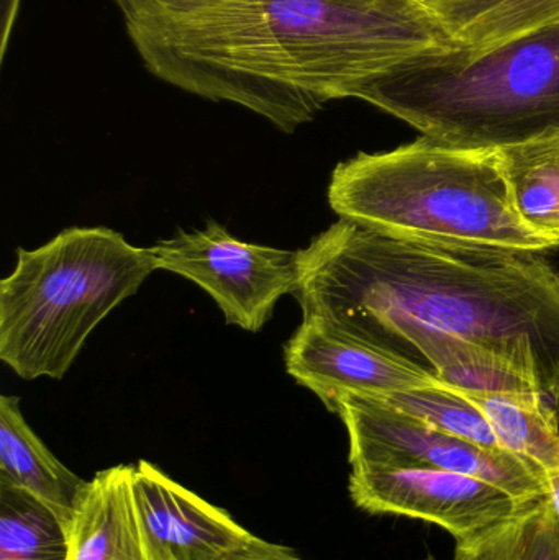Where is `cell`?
<instances>
[{"label": "cell", "mask_w": 559, "mask_h": 560, "mask_svg": "<svg viewBox=\"0 0 559 560\" xmlns=\"http://www.w3.org/2000/svg\"><path fill=\"white\" fill-rule=\"evenodd\" d=\"M125 26L158 79L286 133L410 59L458 48L420 0H212Z\"/></svg>", "instance_id": "obj_1"}, {"label": "cell", "mask_w": 559, "mask_h": 560, "mask_svg": "<svg viewBox=\"0 0 559 560\" xmlns=\"http://www.w3.org/2000/svg\"><path fill=\"white\" fill-rule=\"evenodd\" d=\"M299 253L302 315L403 355L422 336L479 346L559 398V271L541 253L394 238L340 219Z\"/></svg>", "instance_id": "obj_2"}, {"label": "cell", "mask_w": 559, "mask_h": 560, "mask_svg": "<svg viewBox=\"0 0 559 560\" xmlns=\"http://www.w3.org/2000/svg\"><path fill=\"white\" fill-rule=\"evenodd\" d=\"M328 203L340 219L394 238L544 253L554 243L522 222L499 150L420 137L337 166Z\"/></svg>", "instance_id": "obj_3"}, {"label": "cell", "mask_w": 559, "mask_h": 560, "mask_svg": "<svg viewBox=\"0 0 559 560\" xmlns=\"http://www.w3.org/2000/svg\"><path fill=\"white\" fill-rule=\"evenodd\" d=\"M353 97L453 147L502 150L559 133V22L486 51L419 56Z\"/></svg>", "instance_id": "obj_4"}, {"label": "cell", "mask_w": 559, "mask_h": 560, "mask_svg": "<svg viewBox=\"0 0 559 560\" xmlns=\"http://www.w3.org/2000/svg\"><path fill=\"white\" fill-rule=\"evenodd\" d=\"M153 271L151 248L104 226H71L16 249L12 275L0 280V359L23 381H59L98 323Z\"/></svg>", "instance_id": "obj_5"}, {"label": "cell", "mask_w": 559, "mask_h": 560, "mask_svg": "<svg viewBox=\"0 0 559 560\" xmlns=\"http://www.w3.org/2000/svg\"><path fill=\"white\" fill-rule=\"evenodd\" d=\"M331 413L350 438L351 467H429L488 480L531 503L548 495L547 477L502 450H488L436 430L370 395L345 394Z\"/></svg>", "instance_id": "obj_6"}, {"label": "cell", "mask_w": 559, "mask_h": 560, "mask_svg": "<svg viewBox=\"0 0 559 560\" xmlns=\"http://www.w3.org/2000/svg\"><path fill=\"white\" fill-rule=\"evenodd\" d=\"M156 269L174 272L206 290L229 325L256 332L281 296L294 295L299 253L242 242L217 222L179 232L151 248Z\"/></svg>", "instance_id": "obj_7"}, {"label": "cell", "mask_w": 559, "mask_h": 560, "mask_svg": "<svg viewBox=\"0 0 559 560\" xmlns=\"http://www.w3.org/2000/svg\"><path fill=\"white\" fill-rule=\"evenodd\" d=\"M348 489L364 512L422 520L456 542L496 528L528 505L488 480L429 467H351Z\"/></svg>", "instance_id": "obj_8"}, {"label": "cell", "mask_w": 559, "mask_h": 560, "mask_svg": "<svg viewBox=\"0 0 559 560\" xmlns=\"http://www.w3.org/2000/svg\"><path fill=\"white\" fill-rule=\"evenodd\" d=\"M133 497L150 560H302L291 548L253 535L148 460L133 466Z\"/></svg>", "instance_id": "obj_9"}, {"label": "cell", "mask_w": 559, "mask_h": 560, "mask_svg": "<svg viewBox=\"0 0 559 560\" xmlns=\"http://www.w3.org/2000/svg\"><path fill=\"white\" fill-rule=\"evenodd\" d=\"M286 371L334 410L345 394L386 397L443 385L432 372L403 355L304 316L284 348Z\"/></svg>", "instance_id": "obj_10"}, {"label": "cell", "mask_w": 559, "mask_h": 560, "mask_svg": "<svg viewBox=\"0 0 559 560\" xmlns=\"http://www.w3.org/2000/svg\"><path fill=\"white\" fill-rule=\"evenodd\" d=\"M68 560H150L133 497V466L85 480L69 525Z\"/></svg>", "instance_id": "obj_11"}, {"label": "cell", "mask_w": 559, "mask_h": 560, "mask_svg": "<svg viewBox=\"0 0 559 560\" xmlns=\"http://www.w3.org/2000/svg\"><path fill=\"white\" fill-rule=\"evenodd\" d=\"M85 480L68 469L20 410V398L0 397V486L22 490L48 506L68 528Z\"/></svg>", "instance_id": "obj_12"}, {"label": "cell", "mask_w": 559, "mask_h": 560, "mask_svg": "<svg viewBox=\"0 0 559 560\" xmlns=\"http://www.w3.org/2000/svg\"><path fill=\"white\" fill-rule=\"evenodd\" d=\"M459 49L486 51L559 22V0H435L427 3Z\"/></svg>", "instance_id": "obj_13"}, {"label": "cell", "mask_w": 559, "mask_h": 560, "mask_svg": "<svg viewBox=\"0 0 559 560\" xmlns=\"http://www.w3.org/2000/svg\"><path fill=\"white\" fill-rule=\"evenodd\" d=\"M465 395L482 411L502 450L545 476L559 470V421L550 398L538 392Z\"/></svg>", "instance_id": "obj_14"}, {"label": "cell", "mask_w": 559, "mask_h": 560, "mask_svg": "<svg viewBox=\"0 0 559 560\" xmlns=\"http://www.w3.org/2000/svg\"><path fill=\"white\" fill-rule=\"evenodd\" d=\"M499 153L522 222L559 246V133L502 148Z\"/></svg>", "instance_id": "obj_15"}, {"label": "cell", "mask_w": 559, "mask_h": 560, "mask_svg": "<svg viewBox=\"0 0 559 560\" xmlns=\"http://www.w3.org/2000/svg\"><path fill=\"white\" fill-rule=\"evenodd\" d=\"M455 560H559V518L550 497L528 503L469 541L456 542Z\"/></svg>", "instance_id": "obj_16"}, {"label": "cell", "mask_w": 559, "mask_h": 560, "mask_svg": "<svg viewBox=\"0 0 559 560\" xmlns=\"http://www.w3.org/2000/svg\"><path fill=\"white\" fill-rule=\"evenodd\" d=\"M68 528L22 490L0 486V560H68Z\"/></svg>", "instance_id": "obj_17"}, {"label": "cell", "mask_w": 559, "mask_h": 560, "mask_svg": "<svg viewBox=\"0 0 559 560\" xmlns=\"http://www.w3.org/2000/svg\"><path fill=\"white\" fill-rule=\"evenodd\" d=\"M376 398L436 430L445 431L488 450H502L482 411L465 394L455 388L439 385V387L414 388V390L397 392V394Z\"/></svg>", "instance_id": "obj_18"}, {"label": "cell", "mask_w": 559, "mask_h": 560, "mask_svg": "<svg viewBox=\"0 0 559 560\" xmlns=\"http://www.w3.org/2000/svg\"><path fill=\"white\" fill-rule=\"evenodd\" d=\"M124 13L125 20L141 16L164 15V13L186 12L206 5L212 0H114Z\"/></svg>", "instance_id": "obj_19"}, {"label": "cell", "mask_w": 559, "mask_h": 560, "mask_svg": "<svg viewBox=\"0 0 559 560\" xmlns=\"http://www.w3.org/2000/svg\"><path fill=\"white\" fill-rule=\"evenodd\" d=\"M22 0H0V58L9 51L10 36L19 16Z\"/></svg>", "instance_id": "obj_20"}, {"label": "cell", "mask_w": 559, "mask_h": 560, "mask_svg": "<svg viewBox=\"0 0 559 560\" xmlns=\"http://www.w3.org/2000/svg\"><path fill=\"white\" fill-rule=\"evenodd\" d=\"M545 477H547L548 497H550L559 518V470L547 474Z\"/></svg>", "instance_id": "obj_21"}, {"label": "cell", "mask_w": 559, "mask_h": 560, "mask_svg": "<svg viewBox=\"0 0 559 560\" xmlns=\"http://www.w3.org/2000/svg\"><path fill=\"white\" fill-rule=\"evenodd\" d=\"M420 2L430 3V2H435V0H420Z\"/></svg>", "instance_id": "obj_22"}]
</instances>
